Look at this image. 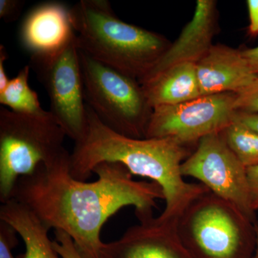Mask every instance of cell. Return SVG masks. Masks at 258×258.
<instances>
[{
    "label": "cell",
    "instance_id": "9",
    "mask_svg": "<svg viewBox=\"0 0 258 258\" xmlns=\"http://www.w3.org/2000/svg\"><path fill=\"white\" fill-rule=\"evenodd\" d=\"M181 174L192 177L211 192L233 204L250 221L257 223L249 198L247 168L226 143L221 133L202 139L181 166Z\"/></svg>",
    "mask_w": 258,
    "mask_h": 258
},
{
    "label": "cell",
    "instance_id": "2",
    "mask_svg": "<svg viewBox=\"0 0 258 258\" xmlns=\"http://www.w3.org/2000/svg\"><path fill=\"white\" fill-rule=\"evenodd\" d=\"M88 131L75 143L70 171L86 181L103 162L119 163L132 175L149 178L160 186L165 208L158 219L176 223L195 199L210 191L201 183L186 182L181 166L190 154L186 148L169 138L134 139L115 133L98 119L86 104Z\"/></svg>",
    "mask_w": 258,
    "mask_h": 258
},
{
    "label": "cell",
    "instance_id": "16",
    "mask_svg": "<svg viewBox=\"0 0 258 258\" xmlns=\"http://www.w3.org/2000/svg\"><path fill=\"white\" fill-rule=\"evenodd\" d=\"M30 69V66H25L15 77L10 80L4 91L0 92V103L22 114L46 115L49 111L42 108L37 93L29 86Z\"/></svg>",
    "mask_w": 258,
    "mask_h": 258
},
{
    "label": "cell",
    "instance_id": "25",
    "mask_svg": "<svg viewBox=\"0 0 258 258\" xmlns=\"http://www.w3.org/2000/svg\"><path fill=\"white\" fill-rule=\"evenodd\" d=\"M8 59V52L4 45H0V92L4 91L8 86L10 80L5 71V62Z\"/></svg>",
    "mask_w": 258,
    "mask_h": 258
},
{
    "label": "cell",
    "instance_id": "27",
    "mask_svg": "<svg viewBox=\"0 0 258 258\" xmlns=\"http://www.w3.org/2000/svg\"><path fill=\"white\" fill-rule=\"evenodd\" d=\"M254 231H255V237H256V243H255V249L252 258H258V224L256 223L254 225Z\"/></svg>",
    "mask_w": 258,
    "mask_h": 258
},
{
    "label": "cell",
    "instance_id": "24",
    "mask_svg": "<svg viewBox=\"0 0 258 258\" xmlns=\"http://www.w3.org/2000/svg\"><path fill=\"white\" fill-rule=\"evenodd\" d=\"M258 134V113L237 111L235 120Z\"/></svg>",
    "mask_w": 258,
    "mask_h": 258
},
{
    "label": "cell",
    "instance_id": "3",
    "mask_svg": "<svg viewBox=\"0 0 258 258\" xmlns=\"http://www.w3.org/2000/svg\"><path fill=\"white\" fill-rule=\"evenodd\" d=\"M70 19L80 50L132 79L142 81L165 52L161 37L122 21L107 0H81Z\"/></svg>",
    "mask_w": 258,
    "mask_h": 258
},
{
    "label": "cell",
    "instance_id": "18",
    "mask_svg": "<svg viewBox=\"0 0 258 258\" xmlns=\"http://www.w3.org/2000/svg\"><path fill=\"white\" fill-rule=\"evenodd\" d=\"M235 94L236 111L258 113V77Z\"/></svg>",
    "mask_w": 258,
    "mask_h": 258
},
{
    "label": "cell",
    "instance_id": "11",
    "mask_svg": "<svg viewBox=\"0 0 258 258\" xmlns=\"http://www.w3.org/2000/svg\"><path fill=\"white\" fill-rule=\"evenodd\" d=\"M201 96L237 93L257 78L242 51L212 46L196 63Z\"/></svg>",
    "mask_w": 258,
    "mask_h": 258
},
{
    "label": "cell",
    "instance_id": "12",
    "mask_svg": "<svg viewBox=\"0 0 258 258\" xmlns=\"http://www.w3.org/2000/svg\"><path fill=\"white\" fill-rule=\"evenodd\" d=\"M215 2L198 0L192 20L185 27L175 43L160 56L147 76L145 84L172 66L184 62L197 63L211 48Z\"/></svg>",
    "mask_w": 258,
    "mask_h": 258
},
{
    "label": "cell",
    "instance_id": "26",
    "mask_svg": "<svg viewBox=\"0 0 258 258\" xmlns=\"http://www.w3.org/2000/svg\"><path fill=\"white\" fill-rule=\"evenodd\" d=\"M242 53L248 62L254 74L258 77V46L242 50Z\"/></svg>",
    "mask_w": 258,
    "mask_h": 258
},
{
    "label": "cell",
    "instance_id": "4",
    "mask_svg": "<svg viewBox=\"0 0 258 258\" xmlns=\"http://www.w3.org/2000/svg\"><path fill=\"white\" fill-rule=\"evenodd\" d=\"M254 225L233 204L209 191L180 215L176 231L192 258H252Z\"/></svg>",
    "mask_w": 258,
    "mask_h": 258
},
{
    "label": "cell",
    "instance_id": "21",
    "mask_svg": "<svg viewBox=\"0 0 258 258\" xmlns=\"http://www.w3.org/2000/svg\"><path fill=\"white\" fill-rule=\"evenodd\" d=\"M25 5L23 0H0V18L8 23L16 21Z\"/></svg>",
    "mask_w": 258,
    "mask_h": 258
},
{
    "label": "cell",
    "instance_id": "6",
    "mask_svg": "<svg viewBox=\"0 0 258 258\" xmlns=\"http://www.w3.org/2000/svg\"><path fill=\"white\" fill-rule=\"evenodd\" d=\"M84 98L98 119L115 133L145 139L153 108L134 79L80 50Z\"/></svg>",
    "mask_w": 258,
    "mask_h": 258
},
{
    "label": "cell",
    "instance_id": "7",
    "mask_svg": "<svg viewBox=\"0 0 258 258\" xmlns=\"http://www.w3.org/2000/svg\"><path fill=\"white\" fill-rule=\"evenodd\" d=\"M29 66L45 88L50 112L66 136L75 143L82 140L88 123L76 32L57 50L30 55Z\"/></svg>",
    "mask_w": 258,
    "mask_h": 258
},
{
    "label": "cell",
    "instance_id": "19",
    "mask_svg": "<svg viewBox=\"0 0 258 258\" xmlns=\"http://www.w3.org/2000/svg\"><path fill=\"white\" fill-rule=\"evenodd\" d=\"M55 237L54 248L61 258H84L80 253L74 240L69 234L62 230H55Z\"/></svg>",
    "mask_w": 258,
    "mask_h": 258
},
{
    "label": "cell",
    "instance_id": "23",
    "mask_svg": "<svg viewBox=\"0 0 258 258\" xmlns=\"http://www.w3.org/2000/svg\"><path fill=\"white\" fill-rule=\"evenodd\" d=\"M248 8L249 25V33L251 36H257L258 35V0H248L247 1Z\"/></svg>",
    "mask_w": 258,
    "mask_h": 258
},
{
    "label": "cell",
    "instance_id": "20",
    "mask_svg": "<svg viewBox=\"0 0 258 258\" xmlns=\"http://www.w3.org/2000/svg\"><path fill=\"white\" fill-rule=\"evenodd\" d=\"M17 234L11 226L0 220V258H15L12 249L18 244Z\"/></svg>",
    "mask_w": 258,
    "mask_h": 258
},
{
    "label": "cell",
    "instance_id": "13",
    "mask_svg": "<svg viewBox=\"0 0 258 258\" xmlns=\"http://www.w3.org/2000/svg\"><path fill=\"white\" fill-rule=\"evenodd\" d=\"M75 33L70 8L47 2L30 10L20 30L22 46L30 55L49 53L60 48Z\"/></svg>",
    "mask_w": 258,
    "mask_h": 258
},
{
    "label": "cell",
    "instance_id": "10",
    "mask_svg": "<svg viewBox=\"0 0 258 258\" xmlns=\"http://www.w3.org/2000/svg\"><path fill=\"white\" fill-rule=\"evenodd\" d=\"M135 214L140 223L118 240L103 243L100 258H192L179 240L176 223L161 221L153 210Z\"/></svg>",
    "mask_w": 258,
    "mask_h": 258
},
{
    "label": "cell",
    "instance_id": "1",
    "mask_svg": "<svg viewBox=\"0 0 258 258\" xmlns=\"http://www.w3.org/2000/svg\"><path fill=\"white\" fill-rule=\"evenodd\" d=\"M70 164L69 153L20 178L10 200L30 209L49 229L69 234L84 258H100L102 227L120 209L153 210L157 200H164L157 183L135 181L119 163L97 165L93 173L98 179L93 182L73 177Z\"/></svg>",
    "mask_w": 258,
    "mask_h": 258
},
{
    "label": "cell",
    "instance_id": "5",
    "mask_svg": "<svg viewBox=\"0 0 258 258\" xmlns=\"http://www.w3.org/2000/svg\"><path fill=\"white\" fill-rule=\"evenodd\" d=\"M52 113L22 114L0 107V201H9L20 178L31 175L69 152Z\"/></svg>",
    "mask_w": 258,
    "mask_h": 258
},
{
    "label": "cell",
    "instance_id": "22",
    "mask_svg": "<svg viewBox=\"0 0 258 258\" xmlns=\"http://www.w3.org/2000/svg\"><path fill=\"white\" fill-rule=\"evenodd\" d=\"M249 198L254 212L258 211V165L247 168Z\"/></svg>",
    "mask_w": 258,
    "mask_h": 258
},
{
    "label": "cell",
    "instance_id": "17",
    "mask_svg": "<svg viewBox=\"0 0 258 258\" xmlns=\"http://www.w3.org/2000/svg\"><path fill=\"white\" fill-rule=\"evenodd\" d=\"M231 150L246 168L258 165V134L237 120L221 132Z\"/></svg>",
    "mask_w": 258,
    "mask_h": 258
},
{
    "label": "cell",
    "instance_id": "14",
    "mask_svg": "<svg viewBox=\"0 0 258 258\" xmlns=\"http://www.w3.org/2000/svg\"><path fill=\"white\" fill-rule=\"evenodd\" d=\"M143 88L152 108L177 105L201 96L196 63L193 62L172 66L144 84Z\"/></svg>",
    "mask_w": 258,
    "mask_h": 258
},
{
    "label": "cell",
    "instance_id": "15",
    "mask_svg": "<svg viewBox=\"0 0 258 258\" xmlns=\"http://www.w3.org/2000/svg\"><path fill=\"white\" fill-rule=\"evenodd\" d=\"M0 220L11 226L23 239L25 252L19 258H60L49 238L50 229L25 205L14 200L2 204Z\"/></svg>",
    "mask_w": 258,
    "mask_h": 258
},
{
    "label": "cell",
    "instance_id": "8",
    "mask_svg": "<svg viewBox=\"0 0 258 258\" xmlns=\"http://www.w3.org/2000/svg\"><path fill=\"white\" fill-rule=\"evenodd\" d=\"M236 94L199 97L173 106L153 108L145 139L169 138L186 147L204 137L221 133L235 120Z\"/></svg>",
    "mask_w": 258,
    "mask_h": 258
}]
</instances>
